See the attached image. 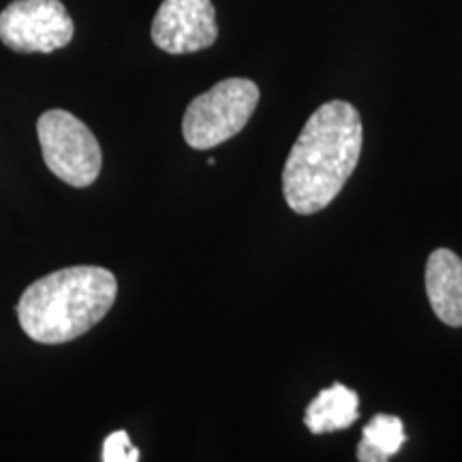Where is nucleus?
Returning <instances> with one entry per match:
<instances>
[{
  "instance_id": "nucleus-1",
  "label": "nucleus",
  "mask_w": 462,
  "mask_h": 462,
  "mask_svg": "<svg viewBox=\"0 0 462 462\" xmlns=\"http://www.w3.org/2000/svg\"><path fill=\"white\" fill-rule=\"evenodd\" d=\"M364 129L357 109L330 101L306 120L282 170V195L296 215H315L334 201L362 154Z\"/></svg>"
},
{
  "instance_id": "nucleus-2",
  "label": "nucleus",
  "mask_w": 462,
  "mask_h": 462,
  "mask_svg": "<svg viewBox=\"0 0 462 462\" xmlns=\"http://www.w3.org/2000/svg\"><path fill=\"white\" fill-rule=\"evenodd\" d=\"M118 281L99 265H71L31 282L17 302V319L28 338L62 345L79 338L109 313Z\"/></svg>"
},
{
  "instance_id": "nucleus-3",
  "label": "nucleus",
  "mask_w": 462,
  "mask_h": 462,
  "mask_svg": "<svg viewBox=\"0 0 462 462\" xmlns=\"http://www.w3.org/2000/svg\"><path fill=\"white\" fill-rule=\"evenodd\" d=\"M259 103V86L245 78H229L189 103L182 135L190 148L221 146L245 129Z\"/></svg>"
},
{
  "instance_id": "nucleus-4",
  "label": "nucleus",
  "mask_w": 462,
  "mask_h": 462,
  "mask_svg": "<svg viewBox=\"0 0 462 462\" xmlns=\"http://www.w3.org/2000/svg\"><path fill=\"white\" fill-rule=\"evenodd\" d=\"M37 137L48 170L75 189L99 178L103 154L95 133L65 109H48L37 120Z\"/></svg>"
},
{
  "instance_id": "nucleus-5",
  "label": "nucleus",
  "mask_w": 462,
  "mask_h": 462,
  "mask_svg": "<svg viewBox=\"0 0 462 462\" xmlns=\"http://www.w3.org/2000/svg\"><path fill=\"white\" fill-rule=\"evenodd\" d=\"M75 32L60 0H14L0 11V42L17 54H51Z\"/></svg>"
},
{
  "instance_id": "nucleus-6",
  "label": "nucleus",
  "mask_w": 462,
  "mask_h": 462,
  "mask_svg": "<svg viewBox=\"0 0 462 462\" xmlns=\"http://www.w3.org/2000/svg\"><path fill=\"white\" fill-rule=\"evenodd\" d=\"M150 34L167 54H193L210 48L218 37L215 5L210 0H163Z\"/></svg>"
},
{
  "instance_id": "nucleus-7",
  "label": "nucleus",
  "mask_w": 462,
  "mask_h": 462,
  "mask_svg": "<svg viewBox=\"0 0 462 462\" xmlns=\"http://www.w3.org/2000/svg\"><path fill=\"white\" fill-rule=\"evenodd\" d=\"M426 293L435 315L446 326L462 328V259L449 248H437L426 263Z\"/></svg>"
},
{
  "instance_id": "nucleus-8",
  "label": "nucleus",
  "mask_w": 462,
  "mask_h": 462,
  "mask_svg": "<svg viewBox=\"0 0 462 462\" xmlns=\"http://www.w3.org/2000/svg\"><path fill=\"white\" fill-rule=\"evenodd\" d=\"M360 418V396L343 383L321 390L306 407L304 424L313 435L349 429Z\"/></svg>"
},
{
  "instance_id": "nucleus-9",
  "label": "nucleus",
  "mask_w": 462,
  "mask_h": 462,
  "mask_svg": "<svg viewBox=\"0 0 462 462\" xmlns=\"http://www.w3.org/2000/svg\"><path fill=\"white\" fill-rule=\"evenodd\" d=\"M407 441L402 420L396 415H374L364 426L362 441L357 443V460L360 462H385L401 452Z\"/></svg>"
},
{
  "instance_id": "nucleus-10",
  "label": "nucleus",
  "mask_w": 462,
  "mask_h": 462,
  "mask_svg": "<svg viewBox=\"0 0 462 462\" xmlns=\"http://www.w3.org/2000/svg\"><path fill=\"white\" fill-rule=\"evenodd\" d=\"M103 462H137L140 460V449L131 443L126 430H116L103 443Z\"/></svg>"
}]
</instances>
